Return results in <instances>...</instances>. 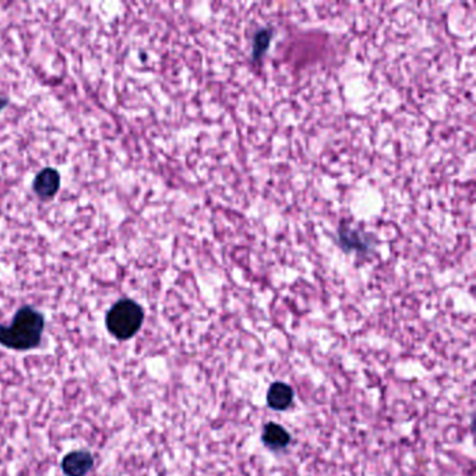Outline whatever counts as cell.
Returning a JSON list of instances; mask_svg holds the SVG:
<instances>
[{
    "label": "cell",
    "instance_id": "obj_1",
    "mask_svg": "<svg viewBox=\"0 0 476 476\" xmlns=\"http://www.w3.org/2000/svg\"><path fill=\"white\" fill-rule=\"evenodd\" d=\"M45 327L44 316L31 306L21 308L6 327L0 325V344L15 351H27L39 345Z\"/></svg>",
    "mask_w": 476,
    "mask_h": 476
},
{
    "label": "cell",
    "instance_id": "obj_2",
    "mask_svg": "<svg viewBox=\"0 0 476 476\" xmlns=\"http://www.w3.org/2000/svg\"><path fill=\"white\" fill-rule=\"evenodd\" d=\"M144 320L143 308L132 299L116 302L106 315V327L118 339L132 338L142 327Z\"/></svg>",
    "mask_w": 476,
    "mask_h": 476
},
{
    "label": "cell",
    "instance_id": "obj_3",
    "mask_svg": "<svg viewBox=\"0 0 476 476\" xmlns=\"http://www.w3.org/2000/svg\"><path fill=\"white\" fill-rule=\"evenodd\" d=\"M61 186V176L58 170L54 168H45L41 170L35 180H34V192L41 197V199H51L54 197Z\"/></svg>",
    "mask_w": 476,
    "mask_h": 476
},
{
    "label": "cell",
    "instance_id": "obj_4",
    "mask_svg": "<svg viewBox=\"0 0 476 476\" xmlns=\"http://www.w3.org/2000/svg\"><path fill=\"white\" fill-rule=\"evenodd\" d=\"M94 458L88 451H73L63 458L62 470L66 475L85 476L92 468Z\"/></svg>",
    "mask_w": 476,
    "mask_h": 476
},
{
    "label": "cell",
    "instance_id": "obj_5",
    "mask_svg": "<svg viewBox=\"0 0 476 476\" xmlns=\"http://www.w3.org/2000/svg\"><path fill=\"white\" fill-rule=\"evenodd\" d=\"M295 394H294L292 387L287 383L278 382V383L271 384L268 394H267V402L270 408L275 411H285L287 408L291 406Z\"/></svg>",
    "mask_w": 476,
    "mask_h": 476
},
{
    "label": "cell",
    "instance_id": "obj_6",
    "mask_svg": "<svg viewBox=\"0 0 476 476\" xmlns=\"http://www.w3.org/2000/svg\"><path fill=\"white\" fill-rule=\"evenodd\" d=\"M261 440L271 450H282L288 447L291 441V434L281 425L267 423L263 429Z\"/></svg>",
    "mask_w": 476,
    "mask_h": 476
},
{
    "label": "cell",
    "instance_id": "obj_7",
    "mask_svg": "<svg viewBox=\"0 0 476 476\" xmlns=\"http://www.w3.org/2000/svg\"><path fill=\"white\" fill-rule=\"evenodd\" d=\"M6 104H7V101H6V99H1V98H0V109H1L3 106H6Z\"/></svg>",
    "mask_w": 476,
    "mask_h": 476
}]
</instances>
